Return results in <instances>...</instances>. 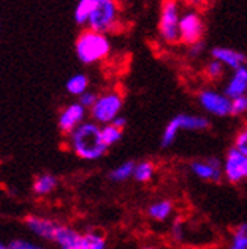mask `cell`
Returning a JSON list of instances; mask_svg holds the SVG:
<instances>
[{"label": "cell", "instance_id": "1", "mask_svg": "<svg viewBox=\"0 0 247 249\" xmlns=\"http://www.w3.org/2000/svg\"><path fill=\"white\" fill-rule=\"evenodd\" d=\"M71 147L79 158L97 160L106 152L102 129L96 123H82L71 132Z\"/></svg>", "mask_w": 247, "mask_h": 249}, {"label": "cell", "instance_id": "2", "mask_svg": "<svg viewBox=\"0 0 247 249\" xmlns=\"http://www.w3.org/2000/svg\"><path fill=\"white\" fill-rule=\"evenodd\" d=\"M109 51L111 44L103 34L85 31L76 40V55L83 64H93V62L105 59Z\"/></svg>", "mask_w": 247, "mask_h": 249}, {"label": "cell", "instance_id": "3", "mask_svg": "<svg viewBox=\"0 0 247 249\" xmlns=\"http://www.w3.org/2000/svg\"><path fill=\"white\" fill-rule=\"evenodd\" d=\"M118 18V8L115 2L111 0H97L96 9L88 20L90 31L103 34L106 31H111L117 23Z\"/></svg>", "mask_w": 247, "mask_h": 249}, {"label": "cell", "instance_id": "4", "mask_svg": "<svg viewBox=\"0 0 247 249\" xmlns=\"http://www.w3.org/2000/svg\"><path fill=\"white\" fill-rule=\"evenodd\" d=\"M123 105V99L118 93L111 91L97 97L94 107L91 108V116L99 123H111L118 117Z\"/></svg>", "mask_w": 247, "mask_h": 249}, {"label": "cell", "instance_id": "5", "mask_svg": "<svg viewBox=\"0 0 247 249\" xmlns=\"http://www.w3.org/2000/svg\"><path fill=\"white\" fill-rule=\"evenodd\" d=\"M179 11L175 2H165L161 6L159 18V34L167 43H176L179 40Z\"/></svg>", "mask_w": 247, "mask_h": 249}, {"label": "cell", "instance_id": "6", "mask_svg": "<svg viewBox=\"0 0 247 249\" xmlns=\"http://www.w3.org/2000/svg\"><path fill=\"white\" fill-rule=\"evenodd\" d=\"M203 21L199 14L196 12H188L181 17L179 21V40L185 44L194 46L200 43L202 35H203Z\"/></svg>", "mask_w": 247, "mask_h": 249}, {"label": "cell", "instance_id": "7", "mask_svg": "<svg viewBox=\"0 0 247 249\" xmlns=\"http://www.w3.org/2000/svg\"><path fill=\"white\" fill-rule=\"evenodd\" d=\"M225 175L229 182L238 184L247 179V157L241 154L237 147L229 151L225 161Z\"/></svg>", "mask_w": 247, "mask_h": 249}, {"label": "cell", "instance_id": "8", "mask_svg": "<svg viewBox=\"0 0 247 249\" xmlns=\"http://www.w3.org/2000/svg\"><path fill=\"white\" fill-rule=\"evenodd\" d=\"M199 102L208 113H211V114H215L220 117L231 114V101L226 96L205 90L199 94Z\"/></svg>", "mask_w": 247, "mask_h": 249}, {"label": "cell", "instance_id": "9", "mask_svg": "<svg viewBox=\"0 0 247 249\" xmlns=\"http://www.w3.org/2000/svg\"><path fill=\"white\" fill-rule=\"evenodd\" d=\"M85 117V108L81 104H71L68 105L59 116L58 124L61 132L71 134L78 126H81V122Z\"/></svg>", "mask_w": 247, "mask_h": 249}, {"label": "cell", "instance_id": "10", "mask_svg": "<svg viewBox=\"0 0 247 249\" xmlns=\"http://www.w3.org/2000/svg\"><path fill=\"white\" fill-rule=\"evenodd\" d=\"M24 223H26V227L33 234L40 235V237H43L46 240H52V242H55L56 232H58V230L61 227L53 220L38 217V216H28L26 219H24Z\"/></svg>", "mask_w": 247, "mask_h": 249}, {"label": "cell", "instance_id": "11", "mask_svg": "<svg viewBox=\"0 0 247 249\" xmlns=\"http://www.w3.org/2000/svg\"><path fill=\"white\" fill-rule=\"evenodd\" d=\"M194 175L208 181H218L221 178V163L217 158H209L208 161H194L191 164Z\"/></svg>", "mask_w": 247, "mask_h": 249}, {"label": "cell", "instance_id": "12", "mask_svg": "<svg viewBox=\"0 0 247 249\" xmlns=\"http://www.w3.org/2000/svg\"><path fill=\"white\" fill-rule=\"evenodd\" d=\"M211 53L215 58V61L221 62V64H226L235 70H238L240 67H244L243 64L247 61V58L243 53L233 51V49H228V47H215L213 49Z\"/></svg>", "mask_w": 247, "mask_h": 249}, {"label": "cell", "instance_id": "13", "mask_svg": "<svg viewBox=\"0 0 247 249\" xmlns=\"http://www.w3.org/2000/svg\"><path fill=\"white\" fill-rule=\"evenodd\" d=\"M246 91H247V69L240 67L238 70H235L231 82L228 84L225 96L231 99H237L244 96Z\"/></svg>", "mask_w": 247, "mask_h": 249}, {"label": "cell", "instance_id": "14", "mask_svg": "<svg viewBox=\"0 0 247 249\" xmlns=\"http://www.w3.org/2000/svg\"><path fill=\"white\" fill-rule=\"evenodd\" d=\"M81 240L82 235L78 231L63 225L59 227L55 237V242L61 246V249H81Z\"/></svg>", "mask_w": 247, "mask_h": 249}, {"label": "cell", "instance_id": "15", "mask_svg": "<svg viewBox=\"0 0 247 249\" xmlns=\"http://www.w3.org/2000/svg\"><path fill=\"white\" fill-rule=\"evenodd\" d=\"M179 129H188V131H199L209 128V122L200 116H188V114H179L175 117Z\"/></svg>", "mask_w": 247, "mask_h": 249}, {"label": "cell", "instance_id": "16", "mask_svg": "<svg viewBox=\"0 0 247 249\" xmlns=\"http://www.w3.org/2000/svg\"><path fill=\"white\" fill-rule=\"evenodd\" d=\"M56 184H58V181L53 175H50V173H44V175H40L33 181V192L40 196L47 195L55 190Z\"/></svg>", "mask_w": 247, "mask_h": 249}, {"label": "cell", "instance_id": "17", "mask_svg": "<svg viewBox=\"0 0 247 249\" xmlns=\"http://www.w3.org/2000/svg\"><path fill=\"white\" fill-rule=\"evenodd\" d=\"M96 5H97V0H82V2H79L75 9V21L78 24L88 23L93 11L96 9Z\"/></svg>", "mask_w": 247, "mask_h": 249}, {"label": "cell", "instance_id": "18", "mask_svg": "<svg viewBox=\"0 0 247 249\" xmlns=\"http://www.w3.org/2000/svg\"><path fill=\"white\" fill-rule=\"evenodd\" d=\"M67 91L70 94H75V96H82L86 90V87H88V78L85 76V74H75V76H71L67 84Z\"/></svg>", "mask_w": 247, "mask_h": 249}, {"label": "cell", "instance_id": "19", "mask_svg": "<svg viewBox=\"0 0 247 249\" xmlns=\"http://www.w3.org/2000/svg\"><path fill=\"white\" fill-rule=\"evenodd\" d=\"M173 210V205L170 201H161V202H155L149 207L147 213L155 220H165Z\"/></svg>", "mask_w": 247, "mask_h": 249}, {"label": "cell", "instance_id": "20", "mask_svg": "<svg viewBox=\"0 0 247 249\" xmlns=\"http://www.w3.org/2000/svg\"><path fill=\"white\" fill-rule=\"evenodd\" d=\"M81 249H105V237L97 232H88L82 235Z\"/></svg>", "mask_w": 247, "mask_h": 249}, {"label": "cell", "instance_id": "21", "mask_svg": "<svg viewBox=\"0 0 247 249\" xmlns=\"http://www.w3.org/2000/svg\"><path fill=\"white\" fill-rule=\"evenodd\" d=\"M135 167H137V166L133 164V161H128V163L118 166L115 170L111 172L109 177H111V179H114V181H126L128 178L133 177Z\"/></svg>", "mask_w": 247, "mask_h": 249}, {"label": "cell", "instance_id": "22", "mask_svg": "<svg viewBox=\"0 0 247 249\" xmlns=\"http://www.w3.org/2000/svg\"><path fill=\"white\" fill-rule=\"evenodd\" d=\"M153 172H155V167L150 161H143L141 164H138L137 167H135L133 178L140 182H147L149 179H152Z\"/></svg>", "mask_w": 247, "mask_h": 249}, {"label": "cell", "instance_id": "23", "mask_svg": "<svg viewBox=\"0 0 247 249\" xmlns=\"http://www.w3.org/2000/svg\"><path fill=\"white\" fill-rule=\"evenodd\" d=\"M229 249H247V223H241L237 227Z\"/></svg>", "mask_w": 247, "mask_h": 249}, {"label": "cell", "instance_id": "24", "mask_svg": "<svg viewBox=\"0 0 247 249\" xmlns=\"http://www.w3.org/2000/svg\"><path fill=\"white\" fill-rule=\"evenodd\" d=\"M121 129L115 128L114 124H108V126L102 128V140L105 143L106 147L113 146L114 143H117L121 139Z\"/></svg>", "mask_w": 247, "mask_h": 249}, {"label": "cell", "instance_id": "25", "mask_svg": "<svg viewBox=\"0 0 247 249\" xmlns=\"http://www.w3.org/2000/svg\"><path fill=\"white\" fill-rule=\"evenodd\" d=\"M181 129H179V126H178V123L175 122V119H173L168 124H167V128H165V131H164V134H163V146L164 147H167V146H170L173 142H175V139H176V135H178V132H179Z\"/></svg>", "mask_w": 247, "mask_h": 249}, {"label": "cell", "instance_id": "26", "mask_svg": "<svg viewBox=\"0 0 247 249\" xmlns=\"http://www.w3.org/2000/svg\"><path fill=\"white\" fill-rule=\"evenodd\" d=\"M247 111V96H241L231 101V114L238 116Z\"/></svg>", "mask_w": 247, "mask_h": 249}, {"label": "cell", "instance_id": "27", "mask_svg": "<svg viewBox=\"0 0 247 249\" xmlns=\"http://www.w3.org/2000/svg\"><path fill=\"white\" fill-rule=\"evenodd\" d=\"M206 74L211 79H218L221 74H223V64L218 62V61L211 62V64L206 67Z\"/></svg>", "mask_w": 247, "mask_h": 249}, {"label": "cell", "instance_id": "28", "mask_svg": "<svg viewBox=\"0 0 247 249\" xmlns=\"http://www.w3.org/2000/svg\"><path fill=\"white\" fill-rule=\"evenodd\" d=\"M8 246H9V249H44L40 245H35V243L28 242V240H18V239L8 243Z\"/></svg>", "mask_w": 247, "mask_h": 249}, {"label": "cell", "instance_id": "29", "mask_svg": "<svg viewBox=\"0 0 247 249\" xmlns=\"http://www.w3.org/2000/svg\"><path fill=\"white\" fill-rule=\"evenodd\" d=\"M235 147L241 154H244L247 157V129H244L235 140Z\"/></svg>", "mask_w": 247, "mask_h": 249}, {"label": "cell", "instance_id": "30", "mask_svg": "<svg viewBox=\"0 0 247 249\" xmlns=\"http://www.w3.org/2000/svg\"><path fill=\"white\" fill-rule=\"evenodd\" d=\"M96 101H97V96L94 94V93H90V91H85L82 96H81V105L85 108V107H94V104H96Z\"/></svg>", "mask_w": 247, "mask_h": 249}, {"label": "cell", "instance_id": "31", "mask_svg": "<svg viewBox=\"0 0 247 249\" xmlns=\"http://www.w3.org/2000/svg\"><path fill=\"white\" fill-rule=\"evenodd\" d=\"M113 124L115 128H118V129H121L123 131V128L126 126V119H123V117H117L114 122H113Z\"/></svg>", "mask_w": 247, "mask_h": 249}, {"label": "cell", "instance_id": "32", "mask_svg": "<svg viewBox=\"0 0 247 249\" xmlns=\"http://www.w3.org/2000/svg\"><path fill=\"white\" fill-rule=\"evenodd\" d=\"M176 235V239H181L182 237V231H181V223L176 222L175 227H173V237Z\"/></svg>", "mask_w": 247, "mask_h": 249}, {"label": "cell", "instance_id": "33", "mask_svg": "<svg viewBox=\"0 0 247 249\" xmlns=\"http://www.w3.org/2000/svg\"><path fill=\"white\" fill-rule=\"evenodd\" d=\"M0 249H9V246L5 245V243H0Z\"/></svg>", "mask_w": 247, "mask_h": 249}, {"label": "cell", "instance_id": "34", "mask_svg": "<svg viewBox=\"0 0 247 249\" xmlns=\"http://www.w3.org/2000/svg\"><path fill=\"white\" fill-rule=\"evenodd\" d=\"M143 249H153V248H143Z\"/></svg>", "mask_w": 247, "mask_h": 249}]
</instances>
